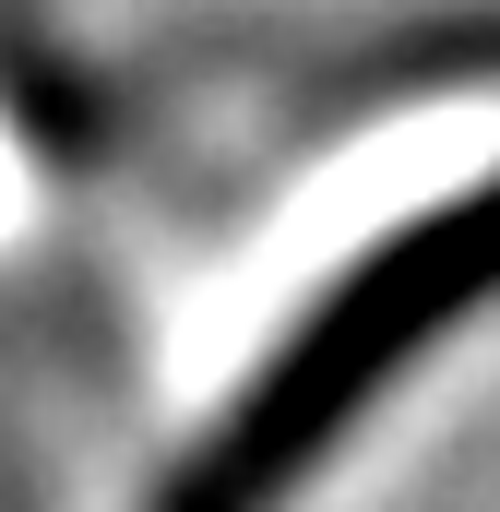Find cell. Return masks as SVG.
Returning <instances> with one entry per match:
<instances>
[{
	"label": "cell",
	"mask_w": 500,
	"mask_h": 512,
	"mask_svg": "<svg viewBox=\"0 0 500 512\" xmlns=\"http://www.w3.org/2000/svg\"><path fill=\"white\" fill-rule=\"evenodd\" d=\"M250 60H274L310 108L477 96V84H500V0H477V12H405V24H381V36H274V48H250Z\"/></svg>",
	"instance_id": "7a4b0ae2"
},
{
	"label": "cell",
	"mask_w": 500,
	"mask_h": 512,
	"mask_svg": "<svg viewBox=\"0 0 500 512\" xmlns=\"http://www.w3.org/2000/svg\"><path fill=\"white\" fill-rule=\"evenodd\" d=\"M489 298H500V179L465 191V203H441V215H417L405 239H381L262 358V382L215 417V441L179 465V489L155 512H286L310 489V465L429 358V334L477 322Z\"/></svg>",
	"instance_id": "6da1fadb"
}]
</instances>
